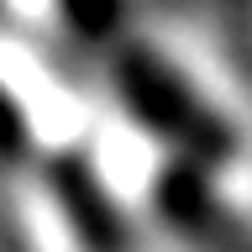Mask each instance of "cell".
Returning a JSON list of instances; mask_svg holds the SVG:
<instances>
[{"instance_id":"obj_1","label":"cell","mask_w":252,"mask_h":252,"mask_svg":"<svg viewBox=\"0 0 252 252\" xmlns=\"http://www.w3.org/2000/svg\"><path fill=\"white\" fill-rule=\"evenodd\" d=\"M116 90H121L126 110L137 116L153 137L173 142L179 153L200 168V163H226L236 153V131L173 74L168 63H158L147 47H126L116 58Z\"/></svg>"},{"instance_id":"obj_2","label":"cell","mask_w":252,"mask_h":252,"mask_svg":"<svg viewBox=\"0 0 252 252\" xmlns=\"http://www.w3.org/2000/svg\"><path fill=\"white\" fill-rule=\"evenodd\" d=\"M158 210H163V220H173L179 236L194 242L200 252H252V231L210 194V184L200 179L194 163L168 168L158 179Z\"/></svg>"},{"instance_id":"obj_3","label":"cell","mask_w":252,"mask_h":252,"mask_svg":"<svg viewBox=\"0 0 252 252\" xmlns=\"http://www.w3.org/2000/svg\"><path fill=\"white\" fill-rule=\"evenodd\" d=\"M47 184H53V194H58V205H63V216H68L84 252H131V231H126L121 210L110 205L105 184L94 179V168L84 158H53Z\"/></svg>"},{"instance_id":"obj_4","label":"cell","mask_w":252,"mask_h":252,"mask_svg":"<svg viewBox=\"0 0 252 252\" xmlns=\"http://www.w3.org/2000/svg\"><path fill=\"white\" fill-rule=\"evenodd\" d=\"M58 5H63L68 32L84 37V42H105V37H116L121 11H126V0H58Z\"/></svg>"},{"instance_id":"obj_5","label":"cell","mask_w":252,"mask_h":252,"mask_svg":"<svg viewBox=\"0 0 252 252\" xmlns=\"http://www.w3.org/2000/svg\"><path fill=\"white\" fill-rule=\"evenodd\" d=\"M21 147H27V116L0 84V158H16Z\"/></svg>"},{"instance_id":"obj_6","label":"cell","mask_w":252,"mask_h":252,"mask_svg":"<svg viewBox=\"0 0 252 252\" xmlns=\"http://www.w3.org/2000/svg\"><path fill=\"white\" fill-rule=\"evenodd\" d=\"M0 252H27L21 231H16V226H5V220H0Z\"/></svg>"}]
</instances>
